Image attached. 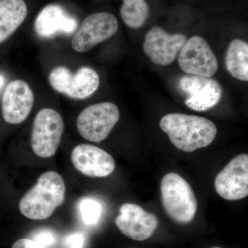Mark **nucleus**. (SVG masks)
I'll use <instances>...</instances> for the list:
<instances>
[{"mask_svg": "<svg viewBox=\"0 0 248 248\" xmlns=\"http://www.w3.org/2000/svg\"><path fill=\"white\" fill-rule=\"evenodd\" d=\"M120 117V110L115 104L99 103L81 111L77 120V128L85 140L99 143L108 137Z\"/></svg>", "mask_w": 248, "mask_h": 248, "instance_id": "6", "label": "nucleus"}, {"mask_svg": "<svg viewBox=\"0 0 248 248\" xmlns=\"http://www.w3.org/2000/svg\"><path fill=\"white\" fill-rule=\"evenodd\" d=\"M118 30V21L112 14L107 12L90 15L85 18L72 38L73 50L86 53L95 46L105 42Z\"/></svg>", "mask_w": 248, "mask_h": 248, "instance_id": "7", "label": "nucleus"}, {"mask_svg": "<svg viewBox=\"0 0 248 248\" xmlns=\"http://www.w3.org/2000/svg\"><path fill=\"white\" fill-rule=\"evenodd\" d=\"M11 248H46L31 239H20L13 244Z\"/></svg>", "mask_w": 248, "mask_h": 248, "instance_id": "22", "label": "nucleus"}, {"mask_svg": "<svg viewBox=\"0 0 248 248\" xmlns=\"http://www.w3.org/2000/svg\"><path fill=\"white\" fill-rule=\"evenodd\" d=\"M120 14L125 25L131 29L141 28L149 16V6L145 0H122Z\"/></svg>", "mask_w": 248, "mask_h": 248, "instance_id": "18", "label": "nucleus"}, {"mask_svg": "<svg viewBox=\"0 0 248 248\" xmlns=\"http://www.w3.org/2000/svg\"><path fill=\"white\" fill-rule=\"evenodd\" d=\"M158 218L137 204L124 203L115 224L121 232L130 239L143 241L150 239L158 227Z\"/></svg>", "mask_w": 248, "mask_h": 248, "instance_id": "11", "label": "nucleus"}, {"mask_svg": "<svg viewBox=\"0 0 248 248\" xmlns=\"http://www.w3.org/2000/svg\"><path fill=\"white\" fill-rule=\"evenodd\" d=\"M227 70L235 79L248 81V45L241 40L232 41L226 55Z\"/></svg>", "mask_w": 248, "mask_h": 248, "instance_id": "17", "label": "nucleus"}, {"mask_svg": "<svg viewBox=\"0 0 248 248\" xmlns=\"http://www.w3.org/2000/svg\"><path fill=\"white\" fill-rule=\"evenodd\" d=\"M73 166L84 175L91 177H107L114 172L115 161L102 148L91 144H79L71 153Z\"/></svg>", "mask_w": 248, "mask_h": 248, "instance_id": "14", "label": "nucleus"}, {"mask_svg": "<svg viewBox=\"0 0 248 248\" xmlns=\"http://www.w3.org/2000/svg\"><path fill=\"white\" fill-rule=\"evenodd\" d=\"M32 240L36 241L46 248H51L57 241L56 235L48 229H42L36 231L32 235Z\"/></svg>", "mask_w": 248, "mask_h": 248, "instance_id": "20", "label": "nucleus"}, {"mask_svg": "<svg viewBox=\"0 0 248 248\" xmlns=\"http://www.w3.org/2000/svg\"><path fill=\"white\" fill-rule=\"evenodd\" d=\"M78 207L81 219L86 226H95L100 221L103 208L99 201L91 197H84L80 200Z\"/></svg>", "mask_w": 248, "mask_h": 248, "instance_id": "19", "label": "nucleus"}, {"mask_svg": "<svg viewBox=\"0 0 248 248\" xmlns=\"http://www.w3.org/2000/svg\"><path fill=\"white\" fill-rule=\"evenodd\" d=\"M179 87L187 96L186 105L197 112L216 107L223 95L221 84L212 78L187 74L179 79Z\"/></svg>", "mask_w": 248, "mask_h": 248, "instance_id": "9", "label": "nucleus"}, {"mask_svg": "<svg viewBox=\"0 0 248 248\" xmlns=\"http://www.w3.org/2000/svg\"><path fill=\"white\" fill-rule=\"evenodd\" d=\"M159 126L171 143L186 153L205 148L213 143L217 133L212 121L200 116L170 113L161 119Z\"/></svg>", "mask_w": 248, "mask_h": 248, "instance_id": "1", "label": "nucleus"}, {"mask_svg": "<svg viewBox=\"0 0 248 248\" xmlns=\"http://www.w3.org/2000/svg\"><path fill=\"white\" fill-rule=\"evenodd\" d=\"M78 28V19L58 4L45 6L34 23L36 34L42 39H52L62 34L71 35Z\"/></svg>", "mask_w": 248, "mask_h": 248, "instance_id": "15", "label": "nucleus"}, {"mask_svg": "<svg viewBox=\"0 0 248 248\" xmlns=\"http://www.w3.org/2000/svg\"><path fill=\"white\" fill-rule=\"evenodd\" d=\"M186 40L183 34H169L161 27H155L147 32L143 51L155 64L169 66L175 60Z\"/></svg>", "mask_w": 248, "mask_h": 248, "instance_id": "12", "label": "nucleus"}, {"mask_svg": "<svg viewBox=\"0 0 248 248\" xmlns=\"http://www.w3.org/2000/svg\"><path fill=\"white\" fill-rule=\"evenodd\" d=\"M34 102V93L26 81H11L5 89L1 100L5 122L10 124L22 123L30 114Z\"/></svg>", "mask_w": 248, "mask_h": 248, "instance_id": "13", "label": "nucleus"}, {"mask_svg": "<svg viewBox=\"0 0 248 248\" xmlns=\"http://www.w3.org/2000/svg\"><path fill=\"white\" fill-rule=\"evenodd\" d=\"M49 84L55 91L73 99H84L97 91L100 79L93 68L82 66L76 73L66 66L55 67L48 76Z\"/></svg>", "mask_w": 248, "mask_h": 248, "instance_id": "4", "label": "nucleus"}, {"mask_svg": "<svg viewBox=\"0 0 248 248\" xmlns=\"http://www.w3.org/2000/svg\"><path fill=\"white\" fill-rule=\"evenodd\" d=\"M86 237L84 233L74 232L66 235L63 240V248H84Z\"/></svg>", "mask_w": 248, "mask_h": 248, "instance_id": "21", "label": "nucleus"}, {"mask_svg": "<svg viewBox=\"0 0 248 248\" xmlns=\"http://www.w3.org/2000/svg\"><path fill=\"white\" fill-rule=\"evenodd\" d=\"M161 202L168 216L176 223L186 224L195 218L197 201L188 182L174 172L164 175L161 182Z\"/></svg>", "mask_w": 248, "mask_h": 248, "instance_id": "3", "label": "nucleus"}, {"mask_svg": "<svg viewBox=\"0 0 248 248\" xmlns=\"http://www.w3.org/2000/svg\"><path fill=\"white\" fill-rule=\"evenodd\" d=\"M217 194L228 201H238L248 195V155L235 156L217 174L215 181Z\"/></svg>", "mask_w": 248, "mask_h": 248, "instance_id": "10", "label": "nucleus"}, {"mask_svg": "<svg viewBox=\"0 0 248 248\" xmlns=\"http://www.w3.org/2000/svg\"><path fill=\"white\" fill-rule=\"evenodd\" d=\"M219 248V247H215V248Z\"/></svg>", "mask_w": 248, "mask_h": 248, "instance_id": "24", "label": "nucleus"}, {"mask_svg": "<svg viewBox=\"0 0 248 248\" xmlns=\"http://www.w3.org/2000/svg\"><path fill=\"white\" fill-rule=\"evenodd\" d=\"M28 14L24 0H0V44L22 25Z\"/></svg>", "mask_w": 248, "mask_h": 248, "instance_id": "16", "label": "nucleus"}, {"mask_svg": "<svg viewBox=\"0 0 248 248\" xmlns=\"http://www.w3.org/2000/svg\"><path fill=\"white\" fill-rule=\"evenodd\" d=\"M63 130L64 123L58 112L51 108L39 111L31 133V146L35 154L42 158L54 156L61 143Z\"/></svg>", "mask_w": 248, "mask_h": 248, "instance_id": "5", "label": "nucleus"}, {"mask_svg": "<svg viewBox=\"0 0 248 248\" xmlns=\"http://www.w3.org/2000/svg\"><path fill=\"white\" fill-rule=\"evenodd\" d=\"M65 195L66 185L63 178L55 171H48L40 176L37 184L22 197L19 210L30 219H46L62 205Z\"/></svg>", "mask_w": 248, "mask_h": 248, "instance_id": "2", "label": "nucleus"}, {"mask_svg": "<svg viewBox=\"0 0 248 248\" xmlns=\"http://www.w3.org/2000/svg\"><path fill=\"white\" fill-rule=\"evenodd\" d=\"M4 84V77L0 76V89L2 87L3 85Z\"/></svg>", "mask_w": 248, "mask_h": 248, "instance_id": "23", "label": "nucleus"}, {"mask_svg": "<svg viewBox=\"0 0 248 248\" xmlns=\"http://www.w3.org/2000/svg\"><path fill=\"white\" fill-rule=\"evenodd\" d=\"M179 53V66L186 74L212 78L218 71L216 55L201 36L186 40Z\"/></svg>", "mask_w": 248, "mask_h": 248, "instance_id": "8", "label": "nucleus"}]
</instances>
